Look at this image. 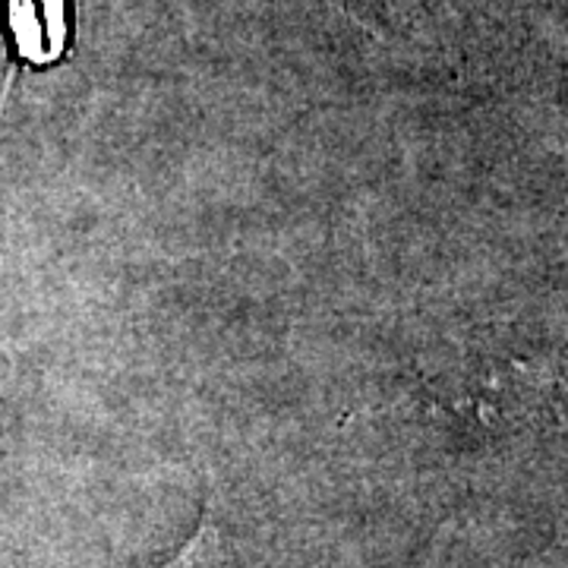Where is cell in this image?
<instances>
[{
	"label": "cell",
	"mask_w": 568,
	"mask_h": 568,
	"mask_svg": "<svg viewBox=\"0 0 568 568\" xmlns=\"http://www.w3.org/2000/svg\"><path fill=\"white\" fill-rule=\"evenodd\" d=\"M155 568H231V559H227L222 534H219V528L205 515L203 525L196 528V534L168 562Z\"/></svg>",
	"instance_id": "obj_2"
},
{
	"label": "cell",
	"mask_w": 568,
	"mask_h": 568,
	"mask_svg": "<svg viewBox=\"0 0 568 568\" xmlns=\"http://www.w3.org/2000/svg\"><path fill=\"white\" fill-rule=\"evenodd\" d=\"M7 29L22 63L51 67L70 41L67 0H7Z\"/></svg>",
	"instance_id": "obj_1"
}]
</instances>
